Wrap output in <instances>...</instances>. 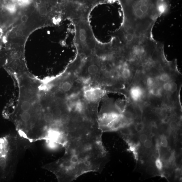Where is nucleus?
<instances>
[{
    "instance_id": "nucleus-14",
    "label": "nucleus",
    "mask_w": 182,
    "mask_h": 182,
    "mask_svg": "<svg viewBox=\"0 0 182 182\" xmlns=\"http://www.w3.org/2000/svg\"><path fill=\"white\" fill-rule=\"evenodd\" d=\"M155 164L157 170L162 172L163 168V163L161 159L159 156L157 157L156 159Z\"/></svg>"
},
{
    "instance_id": "nucleus-17",
    "label": "nucleus",
    "mask_w": 182,
    "mask_h": 182,
    "mask_svg": "<svg viewBox=\"0 0 182 182\" xmlns=\"http://www.w3.org/2000/svg\"><path fill=\"white\" fill-rule=\"evenodd\" d=\"M146 173L149 175H154L155 172V169L154 166L153 165H149L146 169Z\"/></svg>"
},
{
    "instance_id": "nucleus-11",
    "label": "nucleus",
    "mask_w": 182,
    "mask_h": 182,
    "mask_svg": "<svg viewBox=\"0 0 182 182\" xmlns=\"http://www.w3.org/2000/svg\"><path fill=\"white\" fill-rule=\"evenodd\" d=\"M73 87L72 83L69 81H65L62 84L61 88L64 92H68L71 90Z\"/></svg>"
},
{
    "instance_id": "nucleus-3",
    "label": "nucleus",
    "mask_w": 182,
    "mask_h": 182,
    "mask_svg": "<svg viewBox=\"0 0 182 182\" xmlns=\"http://www.w3.org/2000/svg\"><path fill=\"white\" fill-rule=\"evenodd\" d=\"M76 42L79 48L86 55L95 49L96 42L88 24L84 21L78 22L77 25Z\"/></svg>"
},
{
    "instance_id": "nucleus-22",
    "label": "nucleus",
    "mask_w": 182,
    "mask_h": 182,
    "mask_svg": "<svg viewBox=\"0 0 182 182\" xmlns=\"http://www.w3.org/2000/svg\"><path fill=\"white\" fill-rule=\"evenodd\" d=\"M17 35H18V36H22L23 35V32L22 30H18V31H17Z\"/></svg>"
},
{
    "instance_id": "nucleus-12",
    "label": "nucleus",
    "mask_w": 182,
    "mask_h": 182,
    "mask_svg": "<svg viewBox=\"0 0 182 182\" xmlns=\"http://www.w3.org/2000/svg\"><path fill=\"white\" fill-rule=\"evenodd\" d=\"M141 144L143 145V147L146 149V150H147L148 151L149 149L150 150L151 149L153 145L152 140L151 139L149 138H148L146 141Z\"/></svg>"
},
{
    "instance_id": "nucleus-6",
    "label": "nucleus",
    "mask_w": 182,
    "mask_h": 182,
    "mask_svg": "<svg viewBox=\"0 0 182 182\" xmlns=\"http://www.w3.org/2000/svg\"><path fill=\"white\" fill-rule=\"evenodd\" d=\"M87 72L89 75H97L99 72V68L98 65L95 64V63H93L89 65L87 68Z\"/></svg>"
},
{
    "instance_id": "nucleus-20",
    "label": "nucleus",
    "mask_w": 182,
    "mask_h": 182,
    "mask_svg": "<svg viewBox=\"0 0 182 182\" xmlns=\"http://www.w3.org/2000/svg\"><path fill=\"white\" fill-rule=\"evenodd\" d=\"M9 36L10 38L12 39H15L18 36L17 32L16 31H12L10 32L9 34Z\"/></svg>"
},
{
    "instance_id": "nucleus-21",
    "label": "nucleus",
    "mask_w": 182,
    "mask_h": 182,
    "mask_svg": "<svg viewBox=\"0 0 182 182\" xmlns=\"http://www.w3.org/2000/svg\"><path fill=\"white\" fill-rule=\"evenodd\" d=\"M28 17L27 15H24L21 17V21L23 23H24L27 22L28 20Z\"/></svg>"
},
{
    "instance_id": "nucleus-8",
    "label": "nucleus",
    "mask_w": 182,
    "mask_h": 182,
    "mask_svg": "<svg viewBox=\"0 0 182 182\" xmlns=\"http://www.w3.org/2000/svg\"><path fill=\"white\" fill-rule=\"evenodd\" d=\"M5 9L7 12L9 14H12L15 13L16 10V8L15 3L12 2H9L6 5Z\"/></svg>"
},
{
    "instance_id": "nucleus-19",
    "label": "nucleus",
    "mask_w": 182,
    "mask_h": 182,
    "mask_svg": "<svg viewBox=\"0 0 182 182\" xmlns=\"http://www.w3.org/2000/svg\"><path fill=\"white\" fill-rule=\"evenodd\" d=\"M31 0H20L19 3L22 6H27L30 3Z\"/></svg>"
},
{
    "instance_id": "nucleus-7",
    "label": "nucleus",
    "mask_w": 182,
    "mask_h": 182,
    "mask_svg": "<svg viewBox=\"0 0 182 182\" xmlns=\"http://www.w3.org/2000/svg\"><path fill=\"white\" fill-rule=\"evenodd\" d=\"M43 119L46 123L50 126L55 120V118L51 112L48 111L44 114Z\"/></svg>"
},
{
    "instance_id": "nucleus-15",
    "label": "nucleus",
    "mask_w": 182,
    "mask_h": 182,
    "mask_svg": "<svg viewBox=\"0 0 182 182\" xmlns=\"http://www.w3.org/2000/svg\"><path fill=\"white\" fill-rule=\"evenodd\" d=\"M140 135H139V137H138V139H139V141L140 143L141 144H142L148 138V136L147 135L146 133H140Z\"/></svg>"
},
{
    "instance_id": "nucleus-18",
    "label": "nucleus",
    "mask_w": 182,
    "mask_h": 182,
    "mask_svg": "<svg viewBox=\"0 0 182 182\" xmlns=\"http://www.w3.org/2000/svg\"><path fill=\"white\" fill-rule=\"evenodd\" d=\"M39 13L40 15L42 16H44L47 15V8L45 6H42L39 9Z\"/></svg>"
},
{
    "instance_id": "nucleus-23",
    "label": "nucleus",
    "mask_w": 182,
    "mask_h": 182,
    "mask_svg": "<svg viewBox=\"0 0 182 182\" xmlns=\"http://www.w3.org/2000/svg\"><path fill=\"white\" fill-rule=\"evenodd\" d=\"M20 0H11V1L14 3H16V2H18Z\"/></svg>"
},
{
    "instance_id": "nucleus-1",
    "label": "nucleus",
    "mask_w": 182,
    "mask_h": 182,
    "mask_svg": "<svg viewBox=\"0 0 182 182\" xmlns=\"http://www.w3.org/2000/svg\"><path fill=\"white\" fill-rule=\"evenodd\" d=\"M65 147L64 155L51 167L61 181L73 182L87 173H100L108 156L101 136L76 140Z\"/></svg>"
},
{
    "instance_id": "nucleus-4",
    "label": "nucleus",
    "mask_w": 182,
    "mask_h": 182,
    "mask_svg": "<svg viewBox=\"0 0 182 182\" xmlns=\"http://www.w3.org/2000/svg\"><path fill=\"white\" fill-rule=\"evenodd\" d=\"M105 91L101 88L94 87L86 90L84 96L87 100L90 102H97L104 95Z\"/></svg>"
},
{
    "instance_id": "nucleus-13",
    "label": "nucleus",
    "mask_w": 182,
    "mask_h": 182,
    "mask_svg": "<svg viewBox=\"0 0 182 182\" xmlns=\"http://www.w3.org/2000/svg\"><path fill=\"white\" fill-rule=\"evenodd\" d=\"M21 120L24 122H28L31 118V115L28 111H24L21 115Z\"/></svg>"
},
{
    "instance_id": "nucleus-10",
    "label": "nucleus",
    "mask_w": 182,
    "mask_h": 182,
    "mask_svg": "<svg viewBox=\"0 0 182 182\" xmlns=\"http://www.w3.org/2000/svg\"><path fill=\"white\" fill-rule=\"evenodd\" d=\"M21 109L23 112H28L31 109V103L28 100H24L21 104Z\"/></svg>"
},
{
    "instance_id": "nucleus-9",
    "label": "nucleus",
    "mask_w": 182,
    "mask_h": 182,
    "mask_svg": "<svg viewBox=\"0 0 182 182\" xmlns=\"http://www.w3.org/2000/svg\"><path fill=\"white\" fill-rule=\"evenodd\" d=\"M159 144L160 147H162L163 148H167L168 145L167 138L164 135L162 134L160 136Z\"/></svg>"
},
{
    "instance_id": "nucleus-16",
    "label": "nucleus",
    "mask_w": 182,
    "mask_h": 182,
    "mask_svg": "<svg viewBox=\"0 0 182 182\" xmlns=\"http://www.w3.org/2000/svg\"><path fill=\"white\" fill-rule=\"evenodd\" d=\"M55 96L58 99L64 100L66 98V94L64 92L62 91H58L56 92L55 94Z\"/></svg>"
},
{
    "instance_id": "nucleus-2",
    "label": "nucleus",
    "mask_w": 182,
    "mask_h": 182,
    "mask_svg": "<svg viewBox=\"0 0 182 182\" xmlns=\"http://www.w3.org/2000/svg\"><path fill=\"white\" fill-rule=\"evenodd\" d=\"M119 0L123 13L120 28L136 36H153L156 22L169 8L166 0Z\"/></svg>"
},
{
    "instance_id": "nucleus-5",
    "label": "nucleus",
    "mask_w": 182,
    "mask_h": 182,
    "mask_svg": "<svg viewBox=\"0 0 182 182\" xmlns=\"http://www.w3.org/2000/svg\"><path fill=\"white\" fill-rule=\"evenodd\" d=\"M51 112L54 115L55 120L58 119L61 115L64 113V111L62 107H60L59 106L55 105L52 107Z\"/></svg>"
}]
</instances>
